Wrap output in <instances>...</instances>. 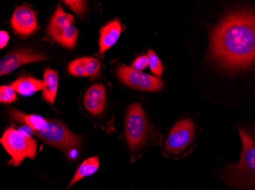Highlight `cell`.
<instances>
[{
  "label": "cell",
  "instance_id": "obj_1",
  "mask_svg": "<svg viewBox=\"0 0 255 190\" xmlns=\"http://www.w3.org/2000/svg\"><path fill=\"white\" fill-rule=\"evenodd\" d=\"M210 56L229 71L255 65V10H236L224 17L212 31Z\"/></svg>",
  "mask_w": 255,
  "mask_h": 190
},
{
  "label": "cell",
  "instance_id": "obj_2",
  "mask_svg": "<svg viewBox=\"0 0 255 190\" xmlns=\"http://www.w3.org/2000/svg\"><path fill=\"white\" fill-rule=\"evenodd\" d=\"M242 143L240 160L223 172V179L228 185L238 189H255V127H239Z\"/></svg>",
  "mask_w": 255,
  "mask_h": 190
},
{
  "label": "cell",
  "instance_id": "obj_3",
  "mask_svg": "<svg viewBox=\"0 0 255 190\" xmlns=\"http://www.w3.org/2000/svg\"><path fill=\"white\" fill-rule=\"evenodd\" d=\"M33 133L46 144L65 153L69 159L74 158L73 154L79 149L81 143L80 135L71 132L65 124L57 120H48V127L45 129Z\"/></svg>",
  "mask_w": 255,
  "mask_h": 190
},
{
  "label": "cell",
  "instance_id": "obj_4",
  "mask_svg": "<svg viewBox=\"0 0 255 190\" xmlns=\"http://www.w3.org/2000/svg\"><path fill=\"white\" fill-rule=\"evenodd\" d=\"M1 143L11 156L10 164L18 167L26 158L34 159L36 157V141L25 132L16 128H7L1 138Z\"/></svg>",
  "mask_w": 255,
  "mask_h": 190
},
{
  "label": "cell",
  "instance_id": "obj_5",
  "mask_svg": "<svg viewBox=\"0 0 255 190\" xmlns=\"http://www.w3.org/2000/svg\"><path fill=\"white\" fill-rule=\"evenodd\" d=\"M47 32L54 41L67 48L72 49L77 44L79 32L74 25V17L65 13L61 5L54 11Z\"/></svg>",
  "mask_w": 255,
  "mask_h": 190
},
{
  "label": "cell",
  "instance_id": "obj_6",
  "mask_svg": "<svg viewBox=\"0 0 255 190\" xmlns=\"http://www.w3.org/2000/svg\"><path fill=\"white\" fill-rule=\"evenodd\" d=\"M126 138L131 150L138 149L144 143L147 134L145 113L140 104H134L128 108L126 117Z\"/></svg>",
  "mask_w": 255,
  "mask_h": 190
},
{
  "label": "cell",
  "instance_id": "obj_7",
  "mask_svg": "<svg viewBox=\"0 0 255 190\" xmlns=\"http://www.w3.org/2000/svg\"><path fill=\"white\" fill-rule=\"evenodd\" d=\"M119 79L125 85L144 91H159L164 83L157 77L133 69L131 66L120 65L117 70Z\"/></svg>",
  "mask_w": 255,
  "mask_h": 190
},
{
  "label": "cell",
  "instance_id": "obj_8",
  "mask_svg": "<svg viewBox=\"0 0 255 190\" xmlns=\"http://www.w3.org/2000/svg\"><path fill=\"white\" fill-rule=\"evenodd\" d=\"M195 136V127L190 119H183L172 128L166 141V150L171 154H179L187 149Z\"/></svg>",
  "mask_w": 255,
  "mask_h": 190
},
{
  "label": "cell",
  "instance_id": "obj_9",
  "mask_svg": "<svg viewBox=\"0 0 255 190\" xmlns=\"http://www.w3.org/2000/svg\"><path fill=\"white\" fill-rule=\"evenodd\" d=\"M45 60H47L46 56L31 50H21L9 53L1 59L0 75H8L21 65L41 62Z\"/></svg>",
  "mask_w": 255,
  "mask_h": 190
},
{
  "label": "cell",
  "instance_id": "obj_10",
  "mask_svg": "<svg viewBox=\"0 0 255 190\" xmlns=\"http://www.w3.org/2000/svg\"><path fill=\"white\" fill-rule=\"evenodd\" d=\"M11 25L15 34L28 36L38 28L36 14L26 5L18 6L11 16Z\"/></svg>",
  "mask_w": 255,
  "mask_h": 190
},
{
  "label": "cell",
  "instance_id": "obj_11",
  "mask_svg": "<svg viewBox=\"0 0 255 190\" xmlns=\"http://www.w3.org/2000/svg\"><path fill=\"white\" fill-rule=\"evenodd\" d=\"M107 92L101 84L91 85L86 91L84 104L86 109L92 115H100L105 109Z\"/></svg>",
  "mask_w": 255,
  "mask_h": 190
},
{
  "label": "cell",
  "instance_id": "obj_12",
  "mask_svg": "<svg viewBox=\"0 0 255 190\" xmlns=\"http://www.w3.org/2000/svg\"><path fill=\"white\" fill-rule=\"evenodd\" d=\"M122 31L123 27L119 20H113L102 28L100 38V54H104L117 42Z\"/></svg>",
  "mask_w": 255,
  "mask_h": 190
},
{
  "label": "cell",
  "instance_id": "obj_13",
  "mask_svg": "<svg viewBox=\"0 0 255 190\" xmlns=\"http://www.w3.org/2000/svg\"><path fill=\"white\" fill-rule=\"evenodd\" d=\"M9 114L14 121L29 127L33 132L43 131L48 127V120L41 116L25 114L14 108L10 109Z\"/></svg>",
  "mask_w": 255,
  "mask_h": 190
},
{
  "label": "cell",
  "instance_id": "obj_14",
  "mask_svg": "<svg viewBox=\"0 0 255 190\" xmlns=\"http://www.w3.org/2000/svg\"><path fill=\"white\" fill-rule=\"evenodd\" d=\"M43 81L42 99L52 105L55 101L58 89V74L51 68H46Z\"/></svg>",
  "mask_w": 255,
  "mask_h": 190
},
{
  "label": "cell",
  "instance_id": "obj_15",
  "mask_svg": "<svg viewBox=\"0 0 255 190\" xmlns=\"http://www.w3.org/2000/svg\"><path fill=\"white\" fill-rule=\"evenodd\" d=\"M11 87L23 96H29L44 88V81L33 77L23 76L11 83Z\"/></svg>",
  "mask_w": 255,
  "mask_h": 190
},
{
  "label": "cell",
  "instance_id": "obj_16",
  "mask_svg": "<svg viewBox=\"0 0 255 190\" xmlns=\"http://www.w3.org/2000/svg\"><path fill=\"white\" fill-rule=\"evenodd\" d=\"M99 167H100L99 157H91V158L85 160L77 168L71 183L69 184L68 188L72 187L80 180L84 179L85 177H90V176L95 174L98 171Z\"/></svg>",
  "mask_w": 255,
  "mask_h": 190
},
{
  "label": "cell",
  "instance_id": "obj_17",
  "mask_svg": "<svg viewBox=\"0 0 255 190\" xmlns=\"http://www.w3.org/2000/svg\"><path fill=\"white\" fill-rule=\"evenodd\" d=\"M148 57L149 66H150V71L155 75L157 78L161 77L163 72H164V66L162 64L160 59L157 57V54L152 51L150 50L147 54Z\"/></svg>",
  "mask_w": 255,
  "mask_h": 190
},
{
  "label": "cell",
  "instance_id": "obj_18",
  "mask_svg": "<svg viewBox=\"0 0 255 190\" xmlns=\"http://www.w3.org/2000/svg\"><path fill=\"white\" fill-rule=\"evenodd\" d=\"M102 63L99 60L93 57H85L86 76L97 75L101 69Z\"/></svg>",
  "mask_w": 255,
  "mask_h": 190
},
{
  "label": "cell",
  "instance_id": "obj_19",
  "mask_svg": "<svg viewBox=\"0 0 255 190\" xmlns=\"http://www.w3.org/2000/svg\"><path fill=\"white\" fill-rule=\"evenodd\" d=\"M68 71L71 75L75 76H86L85 57L72 61L68 65Z\"/></svg>",
  "mask_w": 255,
  "mask_h": 190
},
{
  "label": "cell",
  "instance_id": "obj_20",
  "mask_svg": "<svg viewBox=\"0 0 255 190\" xmlns=\"http://www.w3.org/2000/svg\"><path fill=\"white\" fill-rule=\"evenodd\" d=\"M16 91L9 85H2L0 88V101L5 104H11L16 101Z\"/></svg>",
  "mask_w": 255,
  "mask_h": 190
},
{
  "label": "cell",
  "instance_id": "obj_21",
  "mask_svg": "<svg viewBox=\"0 0 255 190\" xmlns=\"http://www.w3.org/2000/svg\"><path fill=\"white\" fill-rule=\"evenodd\" d=\"M66 5H68L77 15H82L85 11L86 2L84 1H77V0H67L64 1Z\"/></svg>",
  "mask_w": 255,
  "mask_h": 190
},
{
  "label": "cell",
  "instance_id": "obj_22",
  "mask_svg": "<svg viewBox=\"0 0 255 190\" xmlns=\"http://www.w3.org/2000/svg\"><path fill=\"white\" fill-rule=\"evenodd\" d=\"M149 65L148 57L147 56H141L137 57L135 61L131 64V67L133 69L141 72L144 68H147Z\"/></svg>",
  "mask_w": 255,
  "mask_h": 190
},
{
  "label": "cell",
  "instance_id": "obj_23",
  "mask_svg": "<svg viewBox=\"0 0 255 190\" xmlns=\"http://www.w3.org/2000/svg\"><path fill=\"white\" fill-rule=\"evenodd\" d=\"M0 38H1V41H0V47H1V49H2V48H4V47L7 45L8 41H9V36H8V33H7L6 31H1V32H0Z\"/></svg>",
  "mask_w": 255,
  "mask_h": 190
}]
</instances>
